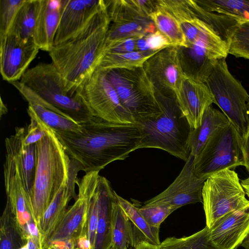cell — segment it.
<instances>
[{"mask_svg": "<svg viewBox=\"0 0 249 249\" xmlns=\"http://www.w3.org/2000/svg\"><path fill=\"white\" fill-rule=\"evenodd\" d=\"M76 93L94 116L113 123L135 124L108 79L107 71L98 67L78 87Z\"/></svg>", "mask_w": 249, "mask_h": 249, "instance_id": "cell-10", "label": "cell"}, {"mask_svg": "<svg viewBox=\"0 0 249 249\" xmlns=\"http://www.w3.org/2000/svg\"><path fill=\"white\" fill-rule=\"evenodd\" d=\"M4 178L6 202L23 242L26 243L29 238L40 239L30 195L24 187L14 158L8 154L4 163Z\"/></svg>", "mask_w": 249, "mask_h": 249, "instance_id": "cell-12", "label": "cell"}, {"mask_svg": "<svg viewBox=\"0 0 249 249\" xmlns=\"http://www.w3.org/2000/svg\"><path fill=\"white\" fill-rule=\"evenodd\" d=\"M110 24L105 3L80 32L49 51L52 63L72 94L99 66Z\"/></svg>", "mask_w": 249, "mask_h": 249, "instance_id": "cell-2", "label": "cell"}, {"mask_svg": "<svg viewBox=\"0 0 249 249\" xmlns=\"http://www.w3.org/2000/svg\"><path fill=\"white\" fill-rule=\"evenodd\" d=\"M157 247L158 249H219L212 241L207 226L189 236L168 237Z\"/></svg>", "mask_w": 249, "mask_h": 249, "instance_id": "cell-30", "label": "cell"}, {"mask_svg": "<svg viewBox=\"0 0 249 249\" xmlns=\"http://www.w3.org/2000/svg\"><path fill=\"white\" fill-rule=\"evenodd\" d=\"M155 91L161 113L156 117L135 123L142 134L139 149H160L186 161L191 154L192 128L176 96Z\"/></svg>", "mask_w": 249, "mask_h": 249, "instance_id": "cell-4", "label": "cell"}, {"mask_svg": "<svg viewBox=\"0 0 249 249\" xmlns=\"http://www.w3.org/2000/svg\"><path fill=\"white\" fill-rule=\"evenodd\" d=\"M176 98L192 129L200 125L205 110L213 103H215L206 83L196 82L185 75Z\"/></svg>", "mask_w": 249, "mask_h": 249, "instance_id": "cell-19", "label": "cell"}, {"mask_svg": "<svg viewBox=\"0 0 249 249\" xmlns=\"http://www.w3.org/2000/svg\"><path fill=\"white\" fill-rule=\"evenodd\" d=\"M28 101L82 124L94 116L76 93L67 90L63 78L52 63H40L27 71L19 81L10 83Z\"/></svg>", "mask_w": 249, "mask_h": 249, "instance_id": "cell-3", "label": "cell"}, {"mask_svg": "<svg viewBox=\"0 0 249 249\" xmlns=\"http://www.w3.org/2000/svg\"><path fill=\"white\" fill-rule=\"evenodd\" d=\"M156 8L149 15L157 29L166 36L174 46L187 47L185 37L176 18L156 0Z\"/></svg>", "mask_w": 249, "mask_h": 249, "instance_id": "cell-28", "label": "cell"}, {"mask_svg": "<svg viewBox=\"0 0 249 249\" xmlns=\"http://www.w3.org/2000/svg\"><path fill=\"white\" fill-rule=\"evenodd\" d=\"M181 66L185 76L198 82L205 83L216 62L207 49L198 44L178 47Z\"/></svg>", "mask_w": 249, "mask_h": 249, "instance_id": "cell-24", "label": "cell"}, {"mask_svg": "<svg viewBox=\"0 0 249 249\" xmlns=\"http://www.w3.org/2000/svg\"><path fill=\"white\" fill-rule=\"evenodd\" d=\"M98 211V195L96 188L89 204L86 222L87 234L92 249H94L96 235Z\"/></svg>", "mask_w": 249, "mask_h": 249, "instance_id": "cell-39", "label": "cell"}, {"mask_svg": "<svg viewBox=\"0 0 249 249\" xmlns=\"http://www.w3.org/2000/svg\"><path fill=\"white\" fill-rule=\"evenodd\" d=\"M228 53L249 60V21L236 26L227 44Z\"/></svg>", "mask_w": 249, "mask_h": 249, "instance_id": "cell-35", "label": "cell"}, {"mask_svg": "<svg viewBox=\"0 0 249 249\" xmlns=\"http://www.w3.org/2000/svg\"><path fill=\"white\" fill-rule=\"evenodd\" d=\"M141 36H134L119 41L108 47L105 50L104 54L107 53H124L137 51V41Z\"/></svg>", "mask_w": 249, "mask_h": 249, "instance_id": "cell-40", "label": "cell"}, {"mask_svg": "<svg viewBox=\"0 0 249 249\" xmlns=\"http://www.w3.org/2000/svg\"><path fill=\"white\" fill-rule=\"evenodd\" d=\"M117 201L130 221L143 234L146 240L158 246L160 242L159 239V228L150 226L141 213L139 208L115 193Z\"/></svg>", "mask_w": 249, "mask_h": 249, "instance_id": "cell-33", "label": "cell"}, {"mask_svg": "<svg viewBox=\"0 0 249 249\" xmlns=\"http://www.w3.org/2000/svg\"><path fill=\"white\" fill-rule=\"evenodd\" d=\"M19 239L22 241L9 205L6 202L0 218V249H18Z\"/></svg>", "mask_w": 249, "mask_h": 249, "instance_id": "cell-34", "label": "cell"}, {"mask_svg": "<svg viewBox=\"0 0 249 249\" xmlns=\"http://www.w3.org/2000/svg\"><path fill=\"white\" fill-rule=\"evenodd\" d=\"M177 20L185 37L187 46L198 44L204 46L215 59L226 58L227 44L208 24L196 15L190 0H157Z\"/></svg>", "mask_w": 249, "mask_h": 249, "instance_id": "cell-11", "label": "cell"}, {"mask_svg": "<svg viewBox=\"0 0 249 249\" xmlns=\"http://www.w3.org/2000/svg\"><path fill=\"white\" fill-rule=\"evenodd\" d=\"M240 182L246 194L249 197V176L248 178L241 180Z\"/></svg>", "mask_w": 249, "mask_h": 249, "instance_id": "cell-43", "label": "cell"}, {"mask_svg": "<svg viewBox=\"0 0 249 249\" xmlns=\"http://www.w3.org/2000/svg\"><path fill=\"white\" fill-rule=\"evenodd\" d=\"M115 193L112 210L111 249H128L130 247L135 248L141 241L138 240L131 224L132 222L118 203Z\"/></svg>", "mask_w": 249, "mask_h": 249, "instance_id": "cell-26", "label": "cell"}, {"mask_svg": "<svg viewBox=\"0 0 249 249\" xmlns=\"http://www.w3.org/2000/svg\"><path fill=\"white\" fill-rule=\"evenodd\" d=\"M61 0H38L33 39L40 50L49 52L60 21Z\"/></svg>", "mask_w": 249, "mask_h": 249, "instance_id": "cell-22", "label": "cell"}, {"mask_svg": "<svg viewBox=\"0 0 249 249\" xmlns=\"http://www.w3.org/2000/svg\"><path fill=\"white\" fill-rule=\"evenodd\" d=\"M18 249H29L27 243H26L25 244L22 246L21 247H20Z\"/></svg>", "mask_w": 249, "mask_h": 249, "instance_id": "cell-45", "label": "cell"}, {"mask_svg": "<svg viewBox=\"0 0 249 249\" xmlns=\"http://www.w3.org/2000/svg\"><path fill=\"white\" fill-rule=\"evenodd\" d=\"M171 46H174L158 30L153 33L141 36L137 43V51L139 52H158Z\"/></svg>", "mask_w": 249, "mask_h": 249, "instance_id": "cell-37", "label": "cell"}, {"mask_svg": "<svg viewBox=\"0 0 249 249\" xmlns=\"http://www.w3.org/2000/svg\"><path fill=\"white\" fill-rule=\"evenodd\" d=\"M25 1V0H0V36L9 32Z\"/></svg>", "mask_w": 249, "mask_h": 249, "instance_id": "cell-36", "label": "cell"}, {"mask_svg": "<svg viewBox=\"0 0 249 249\" xmlns=\"http://www.w3.org/2000/svg\"><path fill=\"white\" fill-rule=\"evenodd\" d=\"M177 209L168 206L143 205L139 210L148 224L153 228H159L163 221Z\"/></svg>", "mask_w": 249, "mask_h": 249, "instance_id": "cell-38", "label": "cell"}, {"mask_svg": "<svg viewBox=\"0 0 249 249\" xmlns=\"http://www.w3.org/2000/svg\"><path fill=\"white\" fill-rule=\"evenodd\" d=\"M61 17L54 45L80 32L105 6L104 0H61Z\"/></svg>", "mask_w": 249, "mask_h": 249, "instance_id": "cell-17", "label": "cell"}, {"mask_svg": "<svg viewBox=\"0 0 249 249\" xmlns=\"http://www.w3.org/2000/svg\"><path fill=\"white\" fill-rule=\"evenodd\" d=\"M107 75L135 123L160 114L155 88L142 67L109 70Z\"/></svg>", "mask_w": 249, "mask_h": 249, "instance_id": "cell-6", "label": "cell"}, {"mask_svg": "<svg viewBox=\"0 0 249 249\" xmlns=\"http://www.w3.org/2000/svg\"><path fill=\"white\" fill-rule=\"evenodd\" d=\"M38 118L55 132L79 133L81 125L57 112L36 104H28Z\"/></svg>", "mask_w": 249, "mask_h": 249, "instance_id": "cell-32", "label": "cell"}, {"mask_svg": "<svg viewBox=\"0 0 249 249\" xmlns=\"http://www.w3.org/2000/svg\"><path fill=\"white\" fill-rule=\"evenodd\" d=\"M234 170L216 172L205 181L202 191L206 226L210 229L219 218L249 202Z\"/></svg>", "mask_w": 249, "mask_h": 249, "instance_id": "cell-9", "label": "cell"}, {"mask_svg": "<svg viewBox=\"0 0 249 249\" xmlns=\"http://www.w3.org/2000/svg\"><path fill=\"white\" fill-rule=\"evenodd\" d=\"M134 249H158V247L151 244L146 240H142Z\"/></svg>", "mask_w": 249, "mask_h": 249, "instance_id": "cell-42", "label": "cell"}, {"mask_svg": "<svg viewBox=\"0 0 249 249\" xmlns=\"http://www.w3.org/2000/svg\"><path fill=\"white\" fill-rule=\"evenodd\" d=\"M96 190L98 195V224L94 249H111L112 210L115 192L109 181L100 176Z\"/></svg>", "mask_w": 249, "mask_h": 249, "instance_id": "cell-23", "label": "cell"}, {"mask_svg": "<svg viewBox=\"0 0 249 249\" xmlns=\"http://www.w3.org/2000/svg\"><path fill=\"white\" fill-rule=\"evenodd\" d=\"M142 68L156 90L176 96L185 77L178 47L171 46L159 51L145 61Z\"/></svg>", "mask_w": 249, "mask_h": 249, "instance_id": "cell-14", "label": "cell"}, {"mask_svg": "<svg viewBox=\"0 0 249 249\" xmlns=\"http://www.w3.org/2000/svg\"><path fill=\"white\" fill-rule=\"evenodd\" d=\"M230 124L225 114L210 106L205 110L200 125L192 129L191 138V154L195 159L200 154L205 146L218 129Z\"/></svg>", "mask_w": 249, "mask_h": 249, "instance_id": "cell-25", "label": "cell"}, {"mask_svg": "<svg viewBox=\"0 0 249 249\" xmlns=\"http://www.w3.org/2000/svg\"><path fill=\"white\" fill-rule=\"evenodd\" d=\"M247 104H248V113L249 115V100Z\"/></svg>", "mask_w": 249, "mask_h": 249, "instance_id": "cell-46", "label": "cell"}, {"mask_svg": "<svg viewBox=\"0 0 249 249\" xmlns=\"http://www.w3.org/2000/svg\"><path fill=\"white\" fill-rule=\"evenodd\" d=\"M71 160L69 179L60 187L52 199L38 225L42 249L46 240L67 210L71 200L74 198L76 200L77 198L75 186L78 173L82 171V168L78 162Z\"/></svg>", "mask_w": 249, "mask_h": 249, "instance_id": "cell-20", "label": "cell"}, {"mask_svg": "<svg viewBox=\"0 0 249 249\" xmlns=\"http://www.w3.org/2000/svg\"><path fill=\"white\" fill-rule=\"evenodd\" d=\"M242 142V138L231 124L218 129L195 159V175L206 180L219 171L244 166Z\"/></svg>", "mask_w": 249, "mask_h": 249, "instance_id": "cell-8", "label": "cell"}, {"mask_svg": "<svg viewBox=\"0 0 249 249\" xmlns=\"http://www.w3.org/2000/svg\"><path fill=\"white\" fill-rule=\"evenodd\" d=\"M241 246L244 247L245 249H249V235L244 240Z\"/></svg>", "mask_w": 249, "mask_h": 249, "instance_id": "cell-44", "label": "cell"}, {"mask_svg": "<svg viewBox=\"0 0 249 249\" xmlns=\"http://www.w3.org/2000/svg\"><path fill=\"white\" fill-rule=\"evenodd\" d=\"M36 249H42V248L41 247H38Z\"/></svg>", "mask_w": 249, "mask_h": 249, "instance_id": "cell-47", "label": "cell"}, {"mask_svg": "<svg viewBox=\"0 0 249 249\" xmlns=\"http://www.w3.org/2000/svg\"><path fill=\"white\" fill-rule=\"evenodd\" d=\"M24 127H17L14 135L5 139L6 153L15 159L26 191L30 195L33 188L37 163L36 144L24 145Z\"/></svg>", "mask_w": 249, "mask_h": 249, "instance_id": "cell-21", "label": "cell"}, {"mask_svg": "<svg viewBox=\"0 0 249 249\" xmlns=\"http://www.w3.org/2000/svg\"><path fill=\"white\" fill-rule=\"evenodd\" d=\"M158 52L136 51L124 53H106L99 66L104 70L142 67L146 60Z\"/></svg>", "mask_w": 249, "mask_h": 249, "instance_id": "cell-29", "label": "cell"}, {"mask_svg": "<svg viewBox=\"0 0 249 249\" xmlns=\"http://www.w3.org/2000/svg\"><path fill=\"white\" fill-rule=\"evenodd\" d=\"M81 125L79 133L54 132L85 173L99 172L113 161L124 160L139 149L142 140L136 124L113 123L94 116Z\"/></svg>", "mask_w": 249, "mask_h": 249, "instance_id": "cell-1", "label": "cell"}, {"mask_svg": "<svg viewBox=\"0 0 249 249\" xmlns=\"http://www.w3.org/2000/svg\"><path fill=\"white\" fill-rule=\"evenodd\" d=\"M39 50L34 39L23 40L12 33L0 36L2 79L10 83L20 80Z\"/></svg>", "mask_w": 249, "mask_h": 249, "instance_id": "cell-16", "label": "cell"}, {"mask_svg": "<svg viewBox=\"0 0 249 249\" xmlns=\"http://www.w3.org/2000/svg\"><path fill=\"white\" fill-rule=\"evenodd\" d=\"M242 152L244 161V166L249 173V128L243 138Z\"/></svg>", "mask_w": 249, "mask_h": 249, "instance_id": "cell-41", "label": "cell"}, {"mask_svg": "<svg viewBox=\"0 0 249 249\" xmlns=\"http://www.w3.org/2000/svg\"><path fill=\"white\" fill-rule=\"evenodd\" d=\"M37 2L38 0H25L8 33L13 34L23 40L33 39Z\"/></svg>", "mask_w": 249, "mask_h": 249, "instance_id": "cell-31", "label": "cell"}, {"mask_svg": "<svg viewBox=\"0 0 249 249\" xmlns=\"http://www.w3.org/2000/svg\"><path fill=\"white\" fill-rule=\"evenodd\" d=\"M105 3L110 24L103 54L108 47L119 41L157 31L152 20L139 9L134 0H105Z\"/></svg>", "mask_w": 249, "mask_h": 249, "instance_id": "cell-13", "label": "cell"}, {"mask_svg": "<svg viewBox=\"0 0 249 249\" xmlns=\"http://www.w3.org/2000/svg\"><path fill=\"white\" fill-rule=\"evenodd\" d=\"M41 122L46 136L36 143L37 163L30 194L38 229L41 217L52 199L69 180L71 161L54 131Z\"/></svg>", "mask_w": 249, "mask_h": 249, "instance_id": "cell-5", "label": "cell"}, {"mask_svg": "<svg viewBox=\"0 0 249 249\" xmlns=\"http://www.w3.org/2000/svg\"><path fill=\"white\" fill-rule=\"evenodd\" d=\"M209 230L219 249H236L249 235V202L219 218Z\"/></svg>", "mask_w": 249, "mask_h": 249, "instance_id": "cell-18", "label": "cell"}, {"mask_svg": "<svg viewBox=\"0 0 249 249\" xmlns=\"http://www.w3.org/2000/svg\"><path fill=\"white\" fill-rule=\"evenodd\" d=\"M195 157L190 154L179 175L164 191L145 201L144 206H168L177 209L183 206L202 202V191L205 179L194 171Z\"/></svg>", "mask_w": 249, "mask_h": 249, "instance_id": "cell-15", "label": "cell"}, {"mask_svg": "<svg viewBox=\"0 0 249 249\" xmlns=\"http://www.w3.org/2000/svg\"><path fill=\"white\" fill-rule=\"evenodd\" d=\"M195 1L204 10L223 15L237 22L238 25L249 21V0H195Z\"/></svg>", "mask_w": 249, "mask_h": 249, "instance_id": "cell-27", "label": "cell"}, {"mask_svg": "<svg viewBox=\"0 0 249 249\" xmlns=\"http://www.w3.org/2000/svg\"><path fill=\"white\" fill-rule=\"evenodd\" d=\"M226 58L217 59L205 83L214 97L215 104L243 139L249 128L247 104L249 95L241 83L230 72Z\"/></svg>", "mask_w": 249, "mask_h": 249, "instance_id": "cell-7", "label": "cell"}]
</instances>
